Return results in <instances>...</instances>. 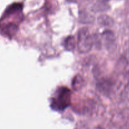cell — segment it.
<instances>
[{
    "instance_id": "cell-1",
    "label": "cell",
    "mask_w": 129,
    "mask_h": 129,
    "mask_svg": "<svg viewBox=\"0 0 129 129\" xmlns=\"http://www.w3.org/2000/svg\"><path fill=\"white\" fill-rule=\"evenodd\" d=\"M71 92L65 87H61L55 93L51 101V107L55 110H63L70 103Z\"/></svg>"
},
{
    "instance_id": "cell-2",
    "label": "cell",
    "mask_w": 129,
    "mask_h": 129,
    "mask_svg": "<svg viewBox=\"0 0 129 129\" xmlns=\"http://www.w3.org/2000/svg\"><path fill=\"white\" fill-rule=\"evenodd\" d=\"M92 45V39L88 29L83 28L80 29L78 35V47L79 51L85 53L91 50Z\"/></svg>"
}]
</instances>
